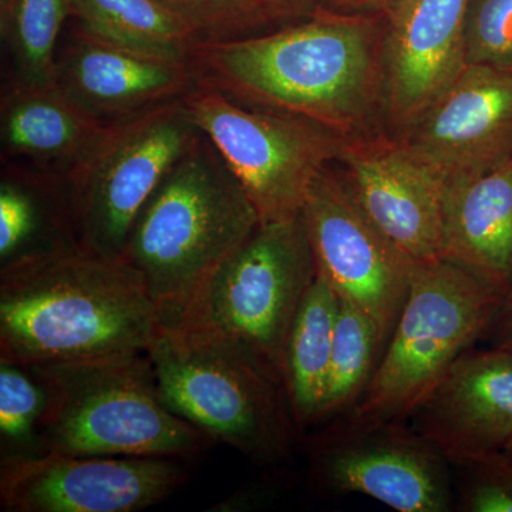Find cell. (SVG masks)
<instances>
[{"mask_svg":"<svg viewBox=\"0 0 512 512\" xmlns=\"http://www.w3.org/2000/svg\"><path fill=\"white\" fill-rule=\"evenodd\" d=\"M383 29V12L320 8L265 35L202 40L191 67L200 86L353 140L384 130Z\"/></svg>","mask_w":512,"mask_h":512,"instance_id":"1","label":"cell"},{"mask_svg":"<svg viewBox=\"0 0 512 512\" xmlns=\"http://www.w3.org/2000/svg\"><path fill=\"white\" fill-rule=\"evenodd\" d=\"M161 332L146 286L123 258L76 245L0 269V362L148 352Z\"/></svg>","mask_w":512,"mask_h":512,"instance_id":"2","label":"cell"},{"mask_svg":"<svg viewBox=\"0 0 512 512\" xmlns=\"http://www.w3.org/2000/svg\"><path fill=\"white\" fill-rule=\"evenodd\" d=\"M259 224L247 192L202 134L138 214L121 256L146 286L163 330L183 323Z\"/></svg>","mask_w":512,"mask_h":512,"instance_id":"3","label":"cell"},{"mask_svg":"<svg viewBox=\"0 0 512 512\" xmlns=\"http://www.w3.org/2000/svg\"><path fill=\"white\" fill-rule=\"evenodd\" d=\"M28 367L47 394L40 454L181 458L214 443L163 402L148 352Z\"/></svg>","mask_w":512,"mask_h":512,"instance_id":"4","label":"cell"},{"mask_svg":"<svg viewBox=\"0 0 512 512\" xmlns=\"http://www.w3.org/2000/svg\"><path fill=\"white\" fill-rule=\"evenodd\" d=\"M148 356L163 402L208 439L255 463H281L291 454L298 427L284 383L244 346L164 329Z\"/></svg>","mask_w":512,"mask_h":512,"instance_id":"5","label":"cell"},{"mask_svg":"<svg viewBox=\"0 0 512 512\" xmlns=\"http://www.w3.org/2000/svg\"><path fill=\"white\" fill-rule=\"evenodd\" d=\"M501 298L446 261L419 262L352 423L404 421L451 365L488 335Z\"/></svg>","mask_w":512,"mask_h":512,"instance_id":"6","label":"cell"},{"mask_svg":"<svg viewBox=\"0 0 512 512\" xmlns=\"http://www.w3.org/2000/svg\"><path fill=\"white\" fill-rule=\"evenodd\" d=\"M201 138L184 97L106 124L66 175L80 247L121 258L138 214Z\"/></svg>","mask_w":512,"mask_h":512,"instance_id":"7","label":"cell"},{"mask_svg":"<svg viewBox=\"0 0 512 512\" xmlns=\"http://www.w3.org/2000/svg\"><path fill=\"white\" fill-rule=\"evenodd\" d=\"M316 274L302 212L261 222L175 329L237 342L282 380L286 339Z\"/></svg>","mask_w":512,"mask_h":512,"instance_id":"8","label":"cell"},{"mask_svg":"<svg viewBox=\"0 0 512 512\" xmlns=\"http://www.w3.org/2000/svg\"><path fill=\"white\" fill-rule=\"evenodd\" d=\"M184 103L261 222L301 214L313 181L345 147V137L315 121L254 109L200 84Z\"/></svg>","mask_w":512,"mask_h":512,"instance_id":"9","label":"cell"},{"mask_svg":"<svg viewBox=\"0 0 512 512\" xmlns=\"http://www.w3.org/2000/svg\"><path fill=\"white\" fill-rule=\"evenodd\" d=\"M318 274L340 299L375 322L384 345L402 312L416 262L372 224L333 164L313 181L302 208Z\"/></svg>","mask_w":512,"mask_h":512,"instance_id":"10","label":"cell"},{"mask_svg":"<svg viewBox=\"0 0 512 512\" xmlns=\"http://www.w3.org/2000/svg\"><path fill=\"white\" fill-rule=\"evenodd\" d=\"M178 458L43 453L0 460L6 512H136L163 503L187 480Z\"/></svg>","mask_w":512,"mask_h":512,"instance_id":"11","label":"cell"},{"mask_svg":"<svg viewBox=\"0 0 512 512\" xmlns=\"http://www.w3.org/2000/svg\"><path fill=\"white\" fill-rule=\"evenodd\" d=\"M349 427L325 437L313 454V473L326 487L400 512L451 510V464L430 441L404 421Z\"/></svg>","mask_w":512,"mask_h":512,"instance_id":"12","label":"cell"},{"mask_svg":"<svg viewBox=\"0 0 512 512\" xmlns=\"http://www.w3.org/2000/svg\"><path fill=\"white\" fill-rule=\"evenodd\" d=\"M359 210L413 262L441 259L443 181L386 130L346 140L333 164Z\"/></svg>","mask_w":512,"mask_h":512,"instance_id":"13","label":"cell"},{"mask_svg":"<svg viewBox=\"0 0 512 512\" xmlns=\"http://www.w3.org/2000/svg\"><path fill=\"white\" fill-rule=\"evenodd\" d=\"M468 0H397L383 12L384 130L402 136L468 66Z\"/></svg>","mask_w":512,"mask_h":512,"instance_id":"14","label":"cell"},{"mask_svg":"<svg viewBox=\"0 0 512 512\" xmlns=\"http://www.w3.org/2000/svg\"><path fill=\"white\" fill-rule=\"evenodd\" d=\"M399 137L444 185L512 157V72L468 64Z\"/></svg>","mask_w":512,"mask_h":512,"instance_id":"15","label":"cell"},{"mask_svg":"<svg viewBox=\"0 0 512 512\" xmlns=\"http://www.w3.org/2000/svg\"><path fill=\"white\" fill-rule=\"evenodd\" d=\"M406 420L451 466L503 453L512 440V353L467 350Z\"/></svg>","mask_w":512,"mask_h":512,"instance_id":"16","label":"cell"},{"mask_svg":"<svg viewBox=\"0 0 512 512\" xmlns=\"http://www.w3.org/2000/svg\"><path fill=\"white\" fill-rule=\"evenodd\" d=\"M55 86L104 124L183 99L197 86L190 63L143 55L74 26L57 53Z\"/></svg>","mask_w":512,"mask_h":512,"instance_id":"17","label":"cell"},{"mask_svg":"<svg viewBox=\"0 0 512 512\" xmlns=\"http://www.w3.org/2000/svg\"><path fill=\"white\" fill-rule=\"evenodd\" d=\"M441 261L504 296L512 286V157L444 188Z\"/></svg>","mask_w":512,"mask_h":512,"instance_id":"18","label":"cell"},{"mask_svg":"<svg viewBox=\"0 0 512 512\" xmlns=\"http://www.w3.org/2000/svg\"><path fill=\"white\" fill-rule=\"evenodd\" d=\"M104 127L56 86L9 83L0 101L2 161L67 175Z\"/></svg>","mask_w":512,"mask_h":512,"instance_id":"19","label":"cell"},{"mask_svg":"<svg viewBox=\"0 0 512 512\" xmlns=\"http://www.w3.org/2000/svg\"><path fill=\"white\" fill-rule=\"evenodd\" d=\"M76 245L66 175L2 161L0 269Z\"/></svg>","mask_w":512,"mask_h":512,"instance_id":"20","label":"cell"},{"mask_svg":"<svg viewBox=\"0 0 512 512\" xmlns=\"http://www.w3.org/2000/svg\"><path fill=\"white\" fill-rule=\"evenodd\" d=\"M339 303L338 293L316 274L286 339L282 382L298 430L320 417Z\"/></svg>","mask_w":512,"mask_h":512,"instance_id":"21","label":"cell"},{"mask_svg":"<svg viewBox=\"0 0 512 512\" xmlns=\"http://www.w3.org/2000/svg\"><path fill=\"white\" fill-rule=\"evenodd\" d=\"M76 28L143 55L190 63L202 39L160 0H69Z\"/></svg>","mask_w":512,"mask_h":512,"instance_id":"22","label":"cell"},{"mask_svg":"<svg viewBox=\"0 0 512 512\" xmlns=\"http://www.w3.org/2000/svg\"><path fill=\"white\" fill-rule=\"evenodd\" d=\"M69 0H0V32L12 63V82L55 86L57 53Z\"/></svg>","mask_w":512,"mask_h":512,"instance_id":"23","label":"cell"},{"mask_svg":"<svg viewBox=\"0 0 512 512\" xmlns=\"http://www.w3.org/2000/svg\"><path fill=\"white\" fill-rule=\"evenodd\" d=\"M379 329L365 312L340 299L319 420L353 409L382 356Z\"/></svg>","mask_w":512,"mask_h":512,"instance_id":"24","label":"cell"},{"mask_svg":"<svg viewBox=\"0 0 512 512\" xmlns=\"http://www.w3.org/2000/svg\"><path fill=\"white\" fill-rule=\"evenodd\" d=\"M46 400L45 386L30 367L0 362L2 460L39 456V427Z\"/></svg>","mask_w":512,"mask_h":512,"instance_id":"25","label":"cell"},{"mask_svg":"<svg viewBox=\"0 0 512 512\" xmlns=\"http://www.w3.org/2000/svg\"><path fill=\"white\" fill-rule=\"evenodd\" d=\"M184 19L202 40L258 35L271 26L255 0H160Z\"/></svg>","mask_w":512,"mask_h":512,"instance_id":"26","label":"cell"},{"mask_svg":"<svg viewBox=\"0 0 512 512\" xmlns=\"http://www.w3.org/2000/svg\"><path fill=\"white\" fill-rule=\"evenodd\" d=\"M467 63L512 72V0H468Z\"/></svg>","mask_w":512,"mask_h":512,"instance_id":"27","label":"cell"},{"mask_svg":"<svg viewBox=\"0 0 512 512\" xmlns=\"http://www.w3.org/2000/svg\"><path fill=\"white\" fill-rule=\"evenodd\" d=\"M458 497L464 512H512V460L504 453L468 464Z\"/></svg>","mask_w":512,"mask_h":512,"instance_id":"28","label":"cell"},{"mask_svg":"<svg viewBox=\"0 0 512 512\" xmlns=\"http://www.w3.org/2000/svg\"><path fill=\"white\" fill-rule=\"evenodd\" d=\"M325 0H255L271 25L293 23L309 18Z\"/></svg>","mask_w":512,"mask_h":512,"instance_id":"29","label":"cell"},{"mask_svg":"<svg viewBox=\"0 0 512 512\" xmlns=\"http://www.w3.org/2000/svg\"><path fill=\"white\" fill-rule=\"evenodd\" d=\"M488 336L493 340V348L512 353V286L501 298Z\"/></svg>","mask_w":512,"mask_h":512,"instance_id":"30","label":"cell"},{"mask_svg":"<svg viewBox=\"0 0 512 512\" xmlns=\"http://www.w3.org/2000/svg\"><path fill=\"white\" fill-rule=\"evenodd\" d=\"M397 0H325L322 8L343 13H382Z\"/></svg>","mask_w":512,"mask_h":512,"instance_id":"31","label":"cell"},{"mask_svg":"<svg viewBox=\"0 0 512 512\" xmlns=\"http://www.w3.org/2000/svg\"><path fill=\"white\" fill-rule=\"evenodd\" d=\"M503 453L512 460V440L507 444V447L504 448Z\"/></svg>","mask_w":512,"mask_h":512,"instance_id":"32","label":"cell"}]
</instances>
